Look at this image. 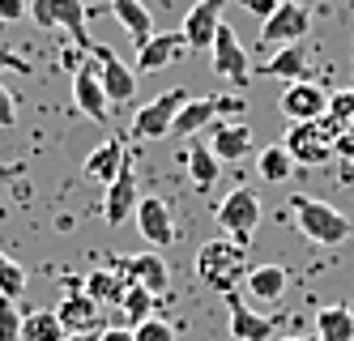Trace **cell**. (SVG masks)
<instances>
[{
    "mask_svg": "<svg viewBox=\"0 0 354 341\" xmlns=\"http://www.w3.org/2000/svg\"><path fill=\"white\" fill-rule=\"evenodd\" d=\"M184 56H188V39L180 30H162V35L154 30L149 43L137 47V73H162V68H171Z\"/></svg>",
    "mask_w": 354,
    "mask_h": 341,
    "instance_id": "4fadbf2b",
    "label": "cell"
},
{
    "mask_svg": "<svg viewBox=\"0 0 354 341\" xmlns=\"http://www.w3.org/2000/svg\"><path fill=\"white\" fill-rule=\"evenodd\" d=\"M316 341H354V311L328 303L316 311Z\"/></svg>",
    "mask_w": 354,
    "mask_h": 341,
    "instance_id": "484cf974",
    "label": "cell"
},
{
    "mask_svg": "<svg viewBox=\"0 0 354 341\" xmlns=\"http://www.w3.org/2000/svg\"><path fill=\"white\" fill-rule=\"evenodd\" d=\"M21 295H26V269L0 252V299H13L17 303Z\"/></svg>",
    "mask_w": 354,
    "mask_h": 341,
    "instance_id": "1f68e13d",
    "label": "cell"
},
{
    "mask_svg": "<svg viewBox=\"0 0 354 341\" xmlns=\"http://www.w3.org/2000/svg\"><path fill=\"white\" fill-rule=\"evenodd\" d=\"M188 98H192V94H188L184 86L162 90L154 102H145V107L133 116V137H137V141H162V137H171V124H175V116L184 111Z\"/></svg>",
    "mask_w": 354,
    "mask_h": 341,
    "instance_id": "8992f818",
    "label": "cell"
},
{
    "mask_svg": "<svg viewBox=\"0 0 354 341\" xmlns=\"http://www.w3.org/2000/svg\"><path fill=\"white\" fill-rule=\"evenodd\" d=\"M17 120V98L5 90V86H0V128H9Z\"/></svg>",
    "mask_w": 354,
    "mask_h": 341,
    "instance_id": "8d00e7d4",
    "label": "cell"
},
{
    "mask_svg": "<svg viewBox=\"0 0 354 341\" xmlns=\"http://www.w3.org/2000/svg\"><path fill=\"white\" fill-rule=\"evenodd\" d=\"M154 307H162L158 295H154V291H145L141 282H133V286H129V295H124V303H120V311L133 320V329L145 324V320H154Z\"/></svg>",
    "mask_w": 354,
    "mask_h": 341,
    "instance_id": "f546056e",
    "label": "cell"
},
{
    "mask_svg": "<svg viewBox=\"0 0 354 341\" xmlns=\"http://www.w3.org/2000/svg\"><path fill=\"white\" fill-rule=\"evenodd\" d=\"M0 73H30V60L9 51V47H0Z\"/></svg>",
    "mask_w": 354,
    "mask_h": 341,
    "instance_id": "e575fe53",
    "label": "cell"
},
{
    "mask_svg": "<svg viewBox=\"0 0 354 341\" xmlns=\"http://www.w3.org/2000/svg\"><path fill=\"white\" fill-rule=\"evenodd\" d=\"M328 124L337 128V133H354V90H333L328 94Z\"/></svg>",
    "mask_w": 354,
    "mask_h": 341,
    "instance_id": "4dcf8cb0",
    "label": "cell"
},
{
    "mask_svg": "<svg viewBox=\"0 0 354 341\" xmlns=\"http://www.w3.org/2000/svg\"><path fill=\"white\" fill-rule=\"evenodd\" d=\"M226 324H231V341H273L277 333V316L252 311L239 295H226Z\"/></svg>",
    "mask_w": 354,
    "mask_h": 341,
    "instance_id": "5bb4252c",
    "label": "cell"
},
{
    "mask_svg": "<svg viewBox=\"0 0 354 341\" xmlns=\"http://www.w3.org/2000/svg\"><path fill=\"white\" fill-rule=\"evenodd\" d=\"M308 30H312L308 0H286V5H277L261 21V43L265 47H290V43H303V35H308Z\"/></svg>",
    "mask_w": 354,
    "mask_h": 341,
    "instance_id": "ba28073f",
    "label": "cell"
},
{
    "mask_svg": "<svg viewBox=\"0 0 354 341\" xmlns=\"http://www.w3.org/2000/svg\"><path fill=\"white\" fill-rule=\"evenodd\" d=\"M333 154L337 158H354V133H337L333 137Z\"/></svg>",
    "mask_w": 354,
    "mask_h": 341,
    "instance_id": "f35d334b",
    "label": "cell"
},
{
    "mask_svg": "<svg viewBox=\"0 0 354 341\" xmlns=\"http://www.w3.org/2000/svg\"><path fill=\"white\" fill-rule=\"evenodd\" d=\"M277 111H282L290 124H312L328 116V90L316 82H290L277 98Z\"/></svg>",
    "mask_w": 354,
    "mask_h": 341,
    "instance_id": "30bf717a",
    "label": "cell"
},
{
    "mask_svg": "<svg viewBox=\"0 0 354 341\" xmlns=\"http://www.w3.org/2000/svg\"><path fill=\"white\" fill-rule=\"evenodd\" d=\"M56 316H60V324H64V333H68V337L103 333V307H98V303L82 291V286H77V291H68V295L60 299Z\"/></svg>",
    "mask_w": 354,
    "mask_h": 341,
    "instance_id": "7c38bea8",
    "label": "cell"
},
{
    "mask_svg": "<svg viewBox=\"0 0 354 341\" xmlns=\"http://www.w3.org/2000/svg\"><path fill=\"white\" fill-rule=\"evenodd\" d=\"M222 9L226 0H196V5L188 9L180 35L188 39V51H201V47H214L218 30H222Z\"/></svg>",
    "mask_w": 354,
    "mask_h": 341,
    "instance_id": "9a60e30c",
    "label": "cell"
},
{
    "mask_svg": "<svg viewBox=\"0 0 354 341\" xmlns=\"http://www.w3.org/2000/svg\"><path fill=\"white\" fill-rule=\"evenodd\" d=\"M290 218H295V226L303 230V239H312V243H324V248H337V243H346L350 234H354V226H350V218L342 214L337 205H328V201H320V196H290Z\"/></svg>",
    "mask_w": 354,
    "mask_h": 341,
    "instance_id": "7a4b0ae2",
    "label": "cell"
},
{
    "mask_svg": "<svg viewBox=\"0 0 354 341\" xmlns=\"http://www.w3.org/2000/svg\"><path fill=\"white\" fill-rule=\"evenodd\" d=\"M239 5H243L248 13H257V17L265 21V17H269V13H273L277 5H286V0H239Z\"/></svg>",
    "mask_w": 354,
    "mask_h": 341,
    "instance_id": "74e56055",
    "label": "cell"
},
{
    "mask_svg": "<svg viewBox=\"0 0 354 341\" xmlns=\"http://www.w3.org/2000/svg\"><path fill=\"white\" fill-rule=\"evenodd\" d=\"M261 196L252 192V188H235V192H226L218 205H214V222L218 230L226 234V239H235V243H252V234H257L261 226Z\"/></svg>",
    "mask_w": 354,
    "mask_h": 341,
    "instance_id": "3957f363",
    "label": "cell"
},
{
    "mask_svg": "<svg viewBox=\"0 0 354 341\" xmlns=\"http://www.w3.org/2000/svg\"><path fill=\"white\" fill-rule=\"evenodd\" d=\"M30 13V0H0V21H21Z\"/></svg>",
    "mask_w": 354,
    "mask_h": 341,
    "instance_id": "d590c367",
    "label": "cell"
},
{
    "mask_svg": "<svg viewBox=\"0 0 354 341\" xmlns=\"http://www.w3.org/2000/svg\"><path fill=\"white\" fill-rule=\"evenodd\" d=\"M90 60L98 64V82H103L111 107H115V102H129L137 94V73H133V64H124L107 43H94L90 47Z\"/></svg>",
    "mask_w": 354,
    "mask_h": 341,
    "instance_id": "9c48e42d",
    "label": "cell"
},
{
    "mask_svg": "<svg viewBox=\"0 0 354 341\" xmlns=\"http://www.w3.org/2000/svg\"><path fill=\"white\" fill-rule=\"evenodd\" d=\"M133 341H175V329L162 316H154V320H145V324L133 329Z\"/></svg>",
    "mask_w": 354,
    "mask_h": 341,
    "instance_id": "836d02e7",
    "label": "cell"
},
{
    "mask_svg": "<svg viewBox=\"0 0 354 341\" xmlns=\"http://www.w3.org/2000/svg\"><path fill=\"white\" fill-rule=\"evenodd\" d=\"M209 149L218 163H239L252 154V128L243 120H231V124H214L209 128Z\"/></svg>",
    "mask_w": 354,
    "mask_h": 341,
    "instance_id": "44dd1931",
    "label": "cell"
},
{
    "mask_svg": "<svg viewBox=\"0 0 354 341\" xmlns=\"http://www.w3.org/2000/svg\"><path fill=\"white\" fill-rule=\"evenodd\" d=\"M333 137H337V128L328 120H312V124H290L282 145L290 149V158L299 167H324L328 158H337V154H333Z\"/></svg>",
    "mask_w": 354,
    "mask_h": 341,
    "instance_id": "5b68a950",
    "label": "cell"
},
{
    "mask_svg": "<svg viewBox=\"0 0 354 341\" xmlns=\"http://www.w3.org/2000/svg\"><path fill=\"white\" fill-rule=\"evenodd\" d=\"M0 341H21V307L13 299H0Z\"/></svg>",
    "mask_w": 354,
    "mask_h": 341,
    "instance_id": "d6a6232c",
    "label": "cell"
},
{
    "mask_svg": "<svg viewBox=\"0 0 354 341\" xmlns=\"http://www.w3.org/2000/svg\"><path fill=\"white\" fill-rule=\"evenodd\" d=\"M295 171H299V163L290 158L286 145H265V149L257 154V175H261L265 183H286Z\"/></svg>",
    "mask_w": 354,
    "mask_h": 341,
    "instance_id": "83f0119b",
    "label": "cell"
},
{
    "mask_svg": "<svg viewBox=\"0 0 354 341\" xmlns=\"http://www.w3.org/2000/svg\"><path fill=\"white\" fill-rule=\"evenodd\" d=\"M184 163H188V179H192V188L201 192V196H209L214 188H218V179H222V163L214 158V149H209V141H192L188 145V154H184Z\"/></svg>",
    "mask_w": 354,
    "mask_h": 341,
    "instance_id": "603a6c76",
    "label": "cell"
},
{
    "mask_svg": "<svg viewBox=\"0 0 354 341\" xmlns=\"http://www.w3.org/2000/svg\"><path fill=\"white\" fill-rule=\"evenodd\" d=\"M73 98H77L82 116H90V120H98V124L111 120V102H107L103 82H98V64H94V60L77 64V73H73Z\"/></svg>",
    "mask_w": 354,
    "mask_h": 341,
    "instance_id": "2e32d148",
    "label": "cell"
},
{
    "mask_svg": "<svg viewBox=\"0 0 354 341\" xmlns=\"http://www.w3.org/2000/svg\"><path fill=\"white\" fill-rule=\"evenodd\" d=\"M30 17L43 30H64L77 47H94V39L86 35V5L82 0H30Z\"/></svg>",
    "mask_w": 354,
    "mask_h": 341,
    "instance_id": "52a82bcc",
    "label": "cell"
},
{
    "mask_svg": "<svg viewBox=\"0 0 354 341\" xmlns=\"http://www.w3.org/2000/svg\"><path fill=\"white\" fill-rule=\"evenodd\" d=\"M248 102L235 98V94H201V98H188L184 102V111L175 116L171 124V137H196V133H205V128H214L218 116H243Z\"/></svg>",
    "mask_w": 354,
    "mask_h": 341,
    "instance_id": "277c9868",
    "label": "cell"
},
{
    "mask_svg": "<svg viewBox=\"0 0 354 341\" xmlns=\"http://www.w3.org/2000/svg\"><path fill=\"white\" fill-rule=\"evenodd\" d=\"M196 277L201 286H209L214 295H235V286L248 277V248L235 243V239H209V243H201L196 252Z\"/></svg>",
    "mask_w": 354,
    "mask_h": 341,
    "instance_id": "6da1fadb",
    "label": "cell"
},
{
    "mask_svg": "<svg viewBox=\"0 0 354 341\" xmlns=\"http://www.w3.org/2000/svg\"><path fill=\"white\" fill-rule=\"evenodd\" d=\"M82 291H86V295H90L98 307H120V303H124V295H129V277H124L115 265H107V269H94V273H86Z\"/></svg>",
    "mask_w": 354,
    "mask_h": 341,
    "instance_id": "cb8c5ba5",
    "label": "cell"
},
{
    "mask_svg": "<svg viewBox=\"0 0 354 341\" xmlns=\"http://www.w3.org/2000/svg\"><path fill=\"white\" fill-rule=\"evenodd\" d=\"M98 341H133V329H103Z\"/></svg>",
    "mask_w": 354,
    "mask_h": 341,
    "instance_id": "ab89813d",
    "label": "cell"
},
{
    "mask_svg": "<svg viewBox=\"0 0 354 341\" xmlns=\"http://www.w3.org/2000/svg\"><path fill=\"white\" fill-rule=\"evenodd\" d=\"M64 324L56 311H21V341H64Z\"/></svg>",
    "mask_w": 354,
    "mask_h": 341,
    "instance_id": "f1b7e54d",
    "label": "cell"
},
{
    "mask_svg": "<svg viewBox=\"0 0 354 341\" xmlns=\"http://www.w3.org/2000/svg\"><path fill=\"white\" fill-rule=\"evenodd\" d=\"M214 73L218 77H226V82H235L239 90L252 82V60H248V47L239 43V35L231 30V26L222 21V30H218V39H214Z\"/></svg>",
    "mask_w": 354,
    "mask_h": 341,
    "instance_id": "8fae6325",
    "label": "cell"
},
{
    "mask_svg": "<svg viewBox=\"0 0 354 341\" xmlns=\"http://www.w3.org/2000/svg\"><path fill=\"white\" fill-rule=\"evenodd\" d=\"M243 291L257 303H277L286 295V269L282 265H252L243 277Z\"/></svg>",
    "mask_w": 354,
    "mask_h": 341,
    "instance_id": "d4e9b609",
    "label": "cell"
},
{
    "mask_svg": "<svg viewBox=\"0 0 354 341\" xmlns=\"http://www.w3.org/2000/svg\"><path fill=\"white\" fill-rule=\"evenodd\" d=\"M111 265L129 277V286L133 282H141L145 291H154V295H162L167 286H171V269H167V260L158 256V252H141V256H120V260H111Z\"/></svg>",
    "mask_w": 354,
    "mask_h": 341,
    "instance_id": "ac0fdd59",
    "label": "cell"
},
{
    "mask_svg": "<svg viewBox=\"0 0 354 341\" xmlns=\"http://www.w3.org/2000/svg\"><path fill=\"white\" fill-rule=\"evenodd\" d=\"M277 341H316V337H277Z\"/></svg>",
    "mask_w": 354,
    "mask_h": 341,
    "instance_id": "b9f144b4",
    "label": "cell"
},
{
    "mask_svg": "<svg viewBox=\"0 0 354 341\" xmlns=\"http://www.w3.org/2000/svg\"><path fill=\"white\" fill-rule=\"evenodd\" d=\"M137 226H141V239L149 248H171L175 243V218H171V205L162 196H141Z\"/></svg>",
    "mask_w": 354,
    "mask_h": 341,
    "instance_id": "e0dca14e",
    "label": "cell"
},
{
    "mask_svg": "<svg viewBox=\"0 0 354 341\" xmlns=\"http://www.w3.org/2000/svg\"><path fill=\"white\" fill-rule=\"evenodd\" d=\"M137 205H141V192H137V175H133V163L115 175V183H107V201H103V218L111 226H124L129 218H137Z\"/></svg>",
    "mask_w": 354,
    "mask_h": 341,
    "instance_id": "d6986e66",
    "label": "cell"
},
{
    "mask_svg": "<svg viewBox=\"0 0 354 341\" xmlns=\"http://www.w3.org/2000/svg\"><path fill=\"white\" fill-rule=\"evenodd\" d=\"M269 77H277V82H312V56H308V43H290V47H277L269 64H265Z\"/></svg>",
    "mask_w": 354,
    "mask_h": 341,
    "instance_id": "7402d4cb",
    "label": "cell"
},
{
    "mask_svg": "<svg viewBox=\"0 0 354 341\" xmlns=\"http://www.w3.org/2000/svg\"><path fill=\"white\" fill-rule=\"evenodd\" d=\"M111 13L115 21L124 26V30L133 35V43H149V35H154V17H149V9L141 5V0H111Z\"/></svg>",
    "mask_w": 354,
    "mask_h": 341,
    "instance_id": "4316f807",
    "label": "cell"
},
{
    "mask_svg": "<svg viewBox=\"0 0 354 341\" xmlns=\"http://www.w3.org/2000/svg\"><path fill=\"white\" fill-rule=\"evenodd\" d=\"M129 167V154H124V141L120 137H107V141H98L90 154H86V167H82V175L86 179H94V183H115V175Z\"/></svg>",
    "mask_w": 354,
    "mask_h": 341,
    "instance_id": "ffe728a7",
    "label": "cell"
},
{
    "mask_svg": "<svg viewBox=\"0 0 354 341\" xmlns=\"http://www.w3.org/2000/svg\"><path fill=\"white\" fill-rule=\"evenodd\" d=\"M64 341H98V333H82V337H64Z\"/></svg>",
    "mask_w": 354,
    "mask_h": 341,
    "instance_id": "60d3db41",
    "label": "cell"
}]
</instances>
